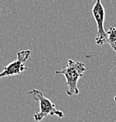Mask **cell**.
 <instances>
[{
	"label": "cell",
	"instance_id": "cell-1",
	"mask_svg": "<svg viewBox=\"0 0 116 122\" xmlns=\"http://www.w3.org/2000/svg\"><path fill=\"white\" fill-rule=\"evenodd\" d=\"M86 71V66L81 61H75L69 59L68 64L64 68L60 71H56V74L63 75L66 79V85L68 86L67 94L68 96L79 94V89L77 88V81L83 76Z\"/></svg>",
	"mask_w": 116,
	"mask_h": 122
},
{
	"label": "cell",
	"instance_id": "cell-2",
	"mask_svg": "<svg viewBox=\"0 0 116 122\" xmlns=\"http://www.w3.org/2000/svg\"><path fill=\"white\" fill-rule=\"evenodd\" d=\"M28 94L33 99L40 102V109L34 115V119L35 121H41L47 116H57L59 118L63 117L64 115H63V112L58 110L55 103H53L50 99L44 97L42 92L40 90L34 89L28 92Z\"/></svg>",
	"mask_w": 116,
	"mask_h": 122
},
{
	"label": "cell",
	"instance_id": "cell-3",
	"mask_svg": "<svg viewBox=\"0 0 116 122\" xmlns=\"http://www.w3.org/2000/svg\"><path fill=\"white\" fill-rule=\"evenodd\" d=\"M31 57L30 50H22L17 52V57L15 61H12L4 67L0 74V78L9 77V76L19 75L22 71H27L28 68L25 66V62Z\"/></svg>",
	"mask_w": 116,
	"mask_h": 122
},
{
	"label": "cell",
	"instance_id": "cell-4",
	"mask_svg": "<svg viewBox=\"0 0 116 122\" xmlns=\"http://www.w3.org/2000/svg\"><path fill=\"white\" fill-rule=\"evenodd\" d=\"M93 17L97 25V36L96 38V44L98 45H102L106 43L107 33L104 30V21H105V9L101 2L97 0L92 7Z\"/></svg>",
	"mask_w": 116,
	"mask_h": 122
},
{
	"label": "cell",
	"instance_id": "cell-5",
	"mask_svg": "<svg viewBox=\"0 0 116 122\" xmlns=\"http://www.w3.org/2000/svg\"><path fill=\"white\" fill-rule=\"evenodd\" d=\"M106 33H107L106 43L110 44L114 51L116 52V27L115 26L110 27Z\"/></svg>",
	"mask_w": 116,
	"mask_h": 122
},
{
	"label": "cell",
	"instance_id": "cell-6",
	"mask_svg": "<svg viewBox=\"0 0 116 122\" xmlns=\"http://www.w3.org/2000/svg\"><path fill=\"white\" fill-rule=\"evenodd\" d=\"M114 99H115V102H116V96H115V97H114Z\"/></svg>",
	"mask_w": 116,
	"mask_h": 122
}]
</instances>
